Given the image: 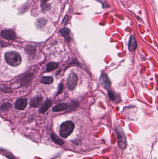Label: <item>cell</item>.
<instances>
[{"label": "cell", "mask_w": 158, "mask_h": 159, "mask_svg": "<svg viewBox=\"0 0 158 159\" xmlns=\"http://www.w3.org/2000/svg\"><path fill=\"white\" fill-rule=\"evenodd\" d=\"M13 107V106L10 103L6 102L3 103L1 106V109L2 111H5V110H9L11 109Z\"/></svg>", "instance_id": "obj_18"}, {"label": "cell", "mask_w": 158, "mask_h": 159, "mask_svg": "<svg viewBox=\"0 0 158 159\" xmlns=\"http://www.w3.org/2000/svg\"><path fill=\"white\" fill-rule=\"evenodd\" d=\"M68 104L66 103H62L61 104H58L52 108V111L55 112H61L64 110H66L68 108Z\"/></svg>", "instance_id": "obj_11"}, {"label": "cell", "mask_w": 158, "mask_h": 159, "mask_svg": "<svg viewBox=\"0 0 158 159\" xmlns=\"http://www.w3.org/2000/svg\"><path fill=\"white\" fill-rule=\"evenodd\" d=\"M27 105V100L26 98H19L14 103L15 107L19 110H24Z\"/></svg>", "instance_id": "obj_7"}, {"label": "cell", "mask_w": 158, "mask_h": 159, "mask_svg": "<svg viewBox=\"0 0 158 159\" xmlns=\"http://www.w3.org/2000/svg\"><path fill=\"white\" fill-rule=\"evenodd\" d=\"M99 82L101 86L105 90H108L111 87V82L107 75L102 73L99 78Z\"/></svg>", "instance_id": "obj_6"}, {"label": "cell", "mask_w": 158, "mask_h": 159, "mask_svg": "<svg viewBox=\"0 0 158 159\" xmlns=\"http://www.w3.org/2000/svg\"><path fill=\"white\" fill-rule=\"evenodd\" d=\"M1 36L7 40H15L16 39V34L15 31L11 30H6L1 31Z\"/></svg>", "instance_id": "obj_5"}, {"label": "cell", "mask_w": 158, "mask_h": 159, "mask_svg": "<svg viewBox=\"0 0 158 159\" xmlns=\"http://www.w3.org/2000/svg\"><path fill=\"white\" fill-rule=\"evenodd\" d=\"M60 33L68 42H71V37L70 36L69 30L68 28H62L60 30Z\"/></svg>", "instance_id": "obj_12"}, {"label": "cell", "mask_w": 158, "mask_h": 159, "mask_svg": "<svg viewBox=\"0 0 158 159\" xmlns=\"http://www.w3.org/2000/svg\"><path fill=\"white\" fill-rule=\"evenodd\" d=\"M51 137L53 141L57 144L60 145V146H63L64 144V142L63 141L62 139L60 138L57 135H55L54 133H52Z\"/></svg>", "instance_id": "obj_14"}, {"label": "cell", "mask_w": 158, "mask_h": 159, "mask_svg": "<svg viewBox=\"0 0 158 159\" xmlns=\"http://www.w3.org/2000/svg\"><path fill=\"white\" fill-rule=\"evenodd\" d=\"M63 91V85L62 83H60L58 87V90L57 93V96L58 94H60Z\"/></svg>", "instance_id": "obj_20"}, {"label": "cell", "mask_w": 158, "mask_h": 159, "mask_svg": "<svg viewBox=\"0 0 158 159\" xmlns=\"http://www.w3.org/2000/svg\"><path fill=\"white\" fill-rule=\"evenodd\" d=\"M53 82L54 78L51 76H43L40 81V82L45 84H51Z\"/></svg>", "instance_id": "obj_16"}, {"label": "cell", "mask_w": 158, "mask_h": 159, "mask_svg": "<svg viewBox=\"0 0 158 159\" xmlns=\"http://www.w3.org/2000/svg\"><path fill=\"white\" fill-rule=\"evenodd\" d=\"M4 58L6 62L12 66H16L21 62V57L17 52H7L5 53Z\"/></svg>", "instance_id": "obj_1"}, {"label": "cell", "mask_w": 158, "mask_h": 159, "mask_svg": "<svg viewBox=\"0 0 158 159\" xmlns=\"http://www.w3.org/2000/svg\"><path fill=\"white\" fill-rule=\"evenodd\" d=\"M25 51L29 57H33V55L35 54L36 49L32 46H27L25 49Z\"/></svg>", "instance_id": "obj_15"}, {"label": "cell", "mask_w": 158, "mask_h": 159, "mask_svg": "<svg viewBox=\"0 0 158 159\" xmlns=\"http://www.w3.org/2000/svg\"><path fill=\"white\" fill-rule=\"evenodd\" d=\"M78 82V77L74 73H70L67 79V86L68 88L70 90H72L77 86Z\"/></svg>", "instance_id": "obj_4"}, {"label": "cell", "mask_w": 158, "mask_h": 159, "mask_svg": "<svg viewBox=\"0 0 158 159\" xmlns=\"http://www.w3.org/2000/svg\"><path fill=\"white\" fill-rule=\"evenodd\" d=\"M116 131L117 136L118 146L121 149H125L127 146L126 139L123 129L121 127H116Z\"/></svg>", "instance_id": "obj_3"}, {"label": "cell", "mask_w": 158, "mask_h": 159, "mask_svg": "<svg viewBox=\"0 0 158 159\" xmlns=\"http://www.w3.org/2000/svg\"><path fill=\"white\" fill-rule=\"evenodd\" d=\"M60 66L58 63L51 61L49 62L46 66V71L48 72H49L50 71H52L55 69H57L58 67Z\"/></svg>", "instance_id": "obj_13"}, {"label": "cell", "mask_w": 158, "mask_h": 159, "mask_svg": "<svg viewBox=\"0 0 158 159\" xmlns=\"http://www.w3.org/2000/svg\"><path fill=\"white\" fill-rule=\"evenodd\" d=\"M137 46V43L134 35L131 36L129 43V49L130 51H135Z\"/></svg>", "instance_id": "obj_9"}, {"label": "cell", "mask_w": 158, "mask_h": 159, "mask_svg": "<svg viewBox=\"0 0 158 159\" xmlns=\"http://www.w3.org/2000/svg\"><path fill=\"white\" fill-rule=\"evenodd\" d=\"M74 128V124L71 121L62 123L60 127V135L63 138H66L72 133Z\"/></svg>", "instance_id": "obj_2"}, {"label": "cell", "mask_w": 158, "mask_h": 159, "mask_svg": "<svg viewBox=\"0 0 158 159\" xmlns=\"http://www.w3.org/2000/svg\"><path fill=\"white\" fill-rule=\"evenodd\" d=\"M32 76H30V75H27V76H26V77H25L24 79L22 80V83H21V84H24V85H26L27 84V82L28 81V82H30V81L29 80L31 79V77H32Z\"/></svg>", "instance_id": "obj_19"}, {"label": "cell", "mask_w": 158, "mask_h": 159, "mask_svg": "<svg viewBox=\"0 0 158 159\" xmlns=\"http://www.w3.org/2000/svg\"><path fill=\"white\" fill-rule=\"evenodd\" d=\"M52 105V102L51 100L49 99L46 100L44 104H43V105L39 109V111L42 114L45 113L51 106Z\"/></svg>", "instance_id": "obj_10"}, {"label": "cell", "mask_w": 158, "mask_h": 159, "mask_svg": "<svg viewBox=\"0 0 158 159\" xmlns=\"http://www.w3.org/2000/svg\"><path fill=\"white\" fill-rule=\"evenodd\" d=\"M108 96L110 97V99L111 100H114V99H115V96H114V94L113 92L112 91H108Z\"/></svg>", "instance_id": "obj_21"}, {"label": "cell", "mask_w": 158, "mask_h": 159, "mask_svg": "<svg viewBox=\"0 0 158 159\" xmlns=\"http://www.w3.org/2000/svg\"><path fill=\"white\" fill-rule=\"evenodd\" d=\"M42 1L41 7L42 10L44 11H48L50 9V5L48 3V0H40Z\"/></svg>", "instance_id": "obj_17"}, {"label": "cell", "mask_w": 158, "mask_h": 159, "mask_svg": "<svg viewBox=\"0 0 158 159\" xmlns=\"http://www.w3.org/2000/svg\"><path fill=\"white\" fill-rule=\"evenodd\" d=\"M42 97L41 96H36L32 98L29 102L31 106L33 108H38L42 105Z\"/></svg>", "instance_id": "obj_8"}, {"label": "cell", "mask_w": 158, "mask_h": 159, "mask_svg": "<svg viewBox=\"0 0 158 159\" xmlns=\"http://www.w3.org/2000/svg\"><path fill=\"white\" fill-rule=\"evenodd\" d=\"M68 18H69V16H68V15H66V16H65V18L64 19L63 21V23L64 24H66L67 23V22H68Z\"/></svg>", "instance_id": "obj_22"}]
</instances>
